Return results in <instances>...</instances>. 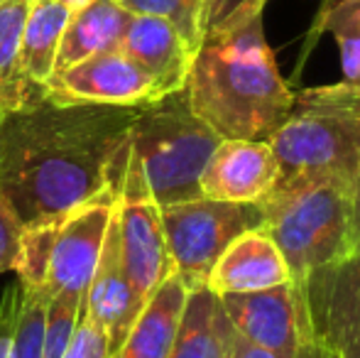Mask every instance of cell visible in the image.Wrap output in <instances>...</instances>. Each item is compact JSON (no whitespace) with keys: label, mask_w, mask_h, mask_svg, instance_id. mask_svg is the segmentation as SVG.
Wrapping results in <instances>:
<instances>
[{"label":"cell","mask_w":360,"mask_h":358,"mask_svg":"<svg viewBox=\"0 0 360 358\" xmlns=\"http://www.w3.org/2000/svg\"><path fill=\"white\" fill-rule=\"evenodd\" d=\"M5 110H8V103H5L3 94H0V115H3V113H5Z\"/></svg>","instance_id":"32"},{"label":"cell","mask_w":360,"mask_h":358,"mask_svg":"<svg viewBox=\"0 0 360 358\" xmlns=\"http://www.w3.org/2000/svg\"><path fill=\"white\" fill-rule=\"evenodd\" d=\"M331 3H336V0H321V8H326V5H331Z\"/></svg>","instance_id":"33"},{"label":"cell","mask_w":360,"mask_h":358,"mask_svg":"<svg viewBox=\"0 0 360 358\" xmlns=\"http://www.w3.org/2000/svg\"><path fill=\"white\" fill-rule=\"evenodd\" d=\"M267 143L280 179L333 177L351 186L360 165V87L338 82L297 91L285 123Z\"/></svg>","instance_id":"3"},{"label":"cell","mask_w":360,"mask_h":358,"mask_svg":"<svg viewBox=\"0 0 360 358\" xmlns=\"http://www.w3.org/2000/svg\"><path fill=\"white\" fill-rule=\"evenodd\" d=\"M84 300L67 295H52L47 300V324H44V349L42 358H62L72 341L79 309Z\"/></svg>","instance_id":"25"},{"label":"cell","mask_w":360,"mask_h":358,"mask_svg":"<svg viewBox=\"0 0 360 358\" xmlns=\"http://www.w3.org/2000/svg\"><path fill=\"white\" fill-rule=\"evenodd\" d=\"M118 209V204H115ZM86 314L108 339L110 358L118 354L123 341L128 339L135 319L143 312L145 302L135 295L130 277L125 272L123 255H120V234H118V211H113L108 234L103 241V250L96 263L91 285L86 290Z\"/></svg>","instance_id":"13"},{"label":"cell","mask_w":360,"mask_h":358,"mask_svg":"<svg viewBox=\"0 0 360 358\" xmlns=\"http://www.w3.org/2000/svg\"><path fill=\"white\" fill-rule=\"evenodd\" d=\"M130 143V138H128ZM118 234L120 255L135 295L143 302L174 272L162 229L160 206L155 204L138 158L130 150L118 186Z\"/></svg>","instance_id":"7"},{"label":"cell","mask_w":360,"mask_h":358,"mask_svg":"<svg viewBox=\"0 0 360 358\" xmlns=\"http://www.w3.org/2000/svg\"><path fill=\"white\" fill-rule=\"evenodd\" d=\"M0 3H3V0H0Z\"/></svg>","instance_id":"35"},{"label":"cell","mask_w":360,"mask_h":358,"mask_svg":"<svg viewBox=\"0 0 360 358\" xmlns=\"http://www.w3.org/2000/svg\"><path fill=\"white\" fill-rule=\"evenodd\" d=\"M292 282L280 248L262 226L233 238L206 277V287L214 295L270 290Z\"/></svg>","instance_id":"14"},{"label":"cell","mask_w":360,"mask_h":358,"mask_svg":"<svg viewBox=\"0 0 360 358\" xmlns=\"http://www.w3.org/2000/svg\"><path fill=\"white\" fill-rule=\"evenodd\" d=\"M20 305H22V285L15 282L5 290L0 302V358H13L15 334L20 324Z\"/></svg>","instance_id":"28"},{"label":"cell","mask_w":360,"mask_h":358,"mask_svg":"<svg viewBox=\"0 0 360 358\" xmlns=\"http://www.w3.org/2000/svg\"><path fill=\"white\" fill-rule=\"evenodd\" d=\"M115 204H118V191L110 189L81 204L64 219L44 282L47 297L67 295L86 300V290L103 250Z\"/></svg>","instance_id":"11"},{"label":"cell","mask_w":360,"mask_h":358,"mask_svg":"<svg viewBox=\"0 0 360 358\" xmlns=\"http://www.w3.org/2000/svg\"><path fill=\"white\" fill-rule=\"evenodd\" d=\"M62 358H110L108 339H105L103 331L94 324V319L86 314L84 305H81V309H79V319H76L72 341H69Z\"/></svg>","instance_id":"27"},{"label":"cell","mask_w":360,"mask_h":358,"mask_svg":"<svg viewBox=\"0 0 360 358\" xmlns=\"http://www.w3.org/2000/svg\"><path fill=\"white\" fill-rule=\"evenodd\" d=\"M86 0H32L20 39L18 69L30 82L44 84L54 72L57 49L74 10Z\"/></svg>","instance_id":"18"},{"label":"cell","mask_w":360,"mask_h":358,"mask_svg":"<svg viewBox=\"0 0 360 358\" xmlns=\"http://www.w3.org/2000/svg\"><path fill=\"white\" fill-rule=\"evenodd\" d=\"M218 143L221 138L191 110L184 89L143 106L130 125V150L157 206L199 199L201 174Z\"/></svg>","instance_id":"5"},{"label":"cell","mask_w":360,"mask_h":358,"mask_svg":"<svg viewBox=\"0 0 360 358\" xmlns=\"http://www.w3.org/2000/svg\"><path fill=\"white\" fill-rule=\"evenodd\" d=\"M143 106L54 103L47 96L0 115V196L20 224L67 216L118 191L130 125Z\"/></svg>","instance_id":"1"},{"label":"cell","mask_w":360,"mask_h":358,"mask_svg":"<svg viewBox=\"0 0 360 358\" xmlns=\"http://www.w3.org/2000/svg\"><path fill=\"white\" fill-rule=\"evenodd\" d=\"M30 5L32 0H3L0 3V87L20 77L18 54Z\"/></svg>","instance_id":"24"},{"label":"cell","mask_w":360,"mask_h":358,"mask_svg":"<svg viewBox=\"0 0 360 358\" xmlns=\"http://www.w3.org/2000/svg\"><path fill=\"white\" fill-rule=\"evenodd\" d=\"M130 15H155L165 18L184 37L191 52L204 37V8L206 0H118Z\"/></svg>","instance_id":"22"},{"label":"cell","mask_w":360,"mask_h":358,"mask_svg":"<svg viewBox=\"0 0 360 358\" xmlns=\"http://www.w3.org/2000/svg\"><path fill=\"white\" fill-rule=\"evenodd\" d=\"M47 292L44 287H22L20 324L15 334L13 358H42L44 324H47Z\"/></svg>","instance_id":"23"},{"label":"cell","mask_w":360,"mask_h":358,"mask_svg":"<svg viewBox=\"0 0 360 358\" xmlns=\"http://www.w3.org/2000/svg\"><path fill=\"white\" fill-rule=\"evenodd\" d=\"M326 30L336 39L343 82L360 87V0H336L319 8L316 32Z\"/></svg>","instance_id":"20"},{"label":"cell","mask_w":360,"mask_h":358,"mask_svg":"<svg viewBox=\"0 0 360 358\" xmlns=\"http://www.w3.org/2000/svg\"><path fill=\"white\" fill-rule=\"evenodd\" d=\"M297 290L309 336L333 358H360V255L331 260Z\"/></svg>","instance_id":"8"},{"label":"cell","mask_w":360,"mask_h":358,"mask_svg":"<svg viewBox=\"0 0 360 358\" xmlns=\"http://www.w3.org/2000/svg\"><path fill=\"white\" fill-rule=\"evenodd\" d=\"M233 326L209 287L189 290L169 358H228Z\"/></svg>","instance_id":"19"},{"label":"cell","mask_w":360,"mask_h":358,"mask_svg":"<svg viewBox=\"0 0 360 358\" xmlns=\"http://www.w3.org/2000/svg\"><path fill=\"white\" fill-rule=\"evenodd\" d=\"M130 18L133 15L118 0H86L81 8L74 10L64 30L54 72L84 62L94 54L118 49Z\"/></svg>","instance_id":"17"},{"label":"cell","mask_w":360,"mask_h":358,"mask_svg":"<svg viewBox=\"0 0 360 358\" xmlns=\"http://www.w3.org/2000/svg\"><path fill=\"white\" fill-rule=\"evenodd\" d=\"M162 229L174 272L186 290L206 287V277L233 238L262 226L257 204L199 199L160 206Z\"/></svg>","instance_id":"6"},{"label":"cell","mask_w":360,"mask_h":358,"mask_svg":"<svg viewBox=\"0 0 360 358\" xmlns=\"http://www.w3.org/2000/svg\"><path fill=\"white\" fill-rule=\"evenodd\" d=\"M67 216H49V219L22 226L20 245H18V260H15L18 282L22 287H44L54 243H57V236L62 231Z\"/></svg>","instance_id":"21"},{"label":"cell","mask_w":360,"mask_h":358,"mask_svg":"<svg viewBox=\"0 0 360 358\" xmlns=\"http://www.w3.org/2000/svg\"><path fill=\"white\" fill-rule=\"evenodd\" d=\"M228 358H231V354H228Z\"/></svg>","instance_id":"34"},{"label":"cell","mask_w":360,"mask_h":358,"mask_svg":"<svg viewBox=\"0 0 360 358\" xmlns=\"http://www.w3.org/2000/svg\"><path fill=\"white\" fill-rule=\"evenodd\" d=\"M280 181V162L267 140H221L201 174V196L260 204Z\"/></svg>","instance_id":"12"},{"label":"cell","mask_w":360,"mask_h":358,"mask_svg":"<svg viewBox=\"0 0 360 358\" xmlns=\"http://www.w3.org/2000/svg\"><path fill=\"white\" fill-rule=\"evenodd\" d=\"M218 300L240 339L275 358H297L309 329L302 297L292 282L270 290L221 295Z\"/></svg>","instance_id":"10"},{"label":"cell","mask_w":360,"mask_h":358,"mask_svg":"<svg viewBox=\"0 0 360 358\" xmlns=\"http://www.w3.org/2000/svg\"><path fill=\"white\" fill-rule=\"evenodd\" d=\"M184 91L191 110L221 140H267L285 123L294 98L267 44L262 15L206 34Z\"/></svg>","instance_id":"2"},{"label":"cell","mask_w":360,"mask_h":358,"mask_svg":"<svg viewBox=\"0 0 360 358\" xmlns=\"http://www.w3.org/2000/svg\"><path fill=\"white\" fill-rule=\"evenodd\" d=\"M346 255H360V165L351 184V214H348Z\"/></svg>","instance_id":"30"},{"label":"cell","mask_w":360,"mask_h":358,"mask_svg":"<svg viewBox=\"0 0 360 358\" xmlns=\"http://www.w3.org/2000/svg\"><path fill=\"white\" fill-rule=\"evenodd\" d=\"M186 285L172 272L145 302L128 339L113 358H169L186 302Z\"/></svg>","instance_id":"16"},{"label":"cell","mask_w":360,"mask_h":358,"mask_svg":"<svg viewBox=\"0 0 360 358\" xmlns=\"http://www.w3.org/2000/svg\"><path fill=\"white\" fill-rule=\"evenodd\" d=\"M262 229L285 258L292 285L346 255L351 186L333 177H287L260 201Z\"/></svg>","instance_id":"4"},{"label":"cell","mask_w":360,"mask_h":358,"mask_svg":"<svg viewBox=\"0 0 360 358\" xmlns=\"http://www.w3.org/2000/svg\"><path fill=\"white\" fill-rule=\"evenodd\" d=\"M118 49L138 62L160 84L165 96L184 89L194 52L165 18L133 15Z\"/></svg>","instance_id":"15"},{"label":"cell","mask_w":360,"mask_h":358,"mask_svg":"<svg viewBox=\"0 0 360 358\" xmlns=\"http://www.w3.org/2000/svg\"><path fill=\"white\" fill-rule=\"evenodd\" d=\"M20 234H22V224H20L18 214L5 201V196H0V275L15 270Z\"/></svg>","instance_id":"29"},{"label":"cell","mask_w":360,"mask_h":358,"mask_svg":"<svg viewBox=\"0 0 360 358\" xmlns=\"http://www.w3.org/2000/svg\"><path fill=\"white\" fill-rule=\"evenodd\" d=\"M44 96L54 103L147 106L165 94L138 62L120 49H110L52 72L44 82Z\"/></svg>","instance_id":"9"},{"label":"cell","mask_w":360,"mask_h":358,"mask_svg":"<svg viewBox=\"0 0 360 358\" xmlns=\"http://www.w3.org/2000/svg\"><path fill=\"white\" fill-rule=\"evenodd\" d=\"M231 358H275L272 354H267V351H260L255 349L252 344H248L245 339H240V336L233 331V339H231Z\"/></svg>","instance_id":"31"},{"label":"cell","mask_w":360,"mask_h":358,"mask_svg":"<svg viewBox=\"0 0 360 358\" xmlns=\"http://www.w3.org/2000/svg\"><path fill=\"white\" fill-rule=\"evenodd\" d=\"M267 0H206L204 8V37L223 30L238 27L255 15H262ZM201 37V39H204Z\"/></svg>","instance_id":"26"}]
</instances>
